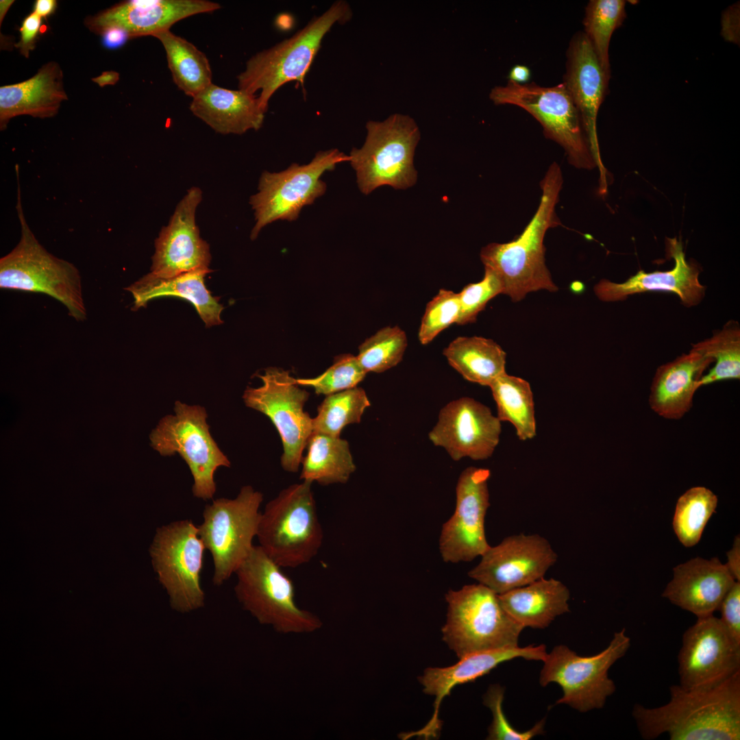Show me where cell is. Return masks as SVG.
Segmentation results:
<instances>
[{
    "instance_id": "1",
    "label": "cell",
    "mask_w": 740,
    "mask_h": 740,
    "mask_svg": "<svg viewBox=\"0 0 740 740\" xmlns=\"http://www.w3.org/2000/svg\"><path fill=\"white\" fill-rule=\"evenodd\" d=\"M661 706L634 704L632 715L643 739L667 733L671 740L740 739V671L711 687L669 688Z\"/></svg>"
},
{
    "instance_id": "2",
    "label": "cell",
    "mask_w": 740,
    "mask_h": 740,
    "mask_svg": "<svg viewBox=\"0 0 740 740\" xmlns=\"http://www.w3.org/2000/svg\"><path fill=\"white\" fill-rule=\"evenodd\" d=\"M562 185L560 168L553 162L541 182L539 207L523 232L508 243H491L481 250L484 268L497 275L503 294L513 301L523 299L530 292L558 290L545 265L544 237L548 229L560 223L556 206Z\"/></svg>"
},
{
    "instance_id": "3",
    "label": "cell",
    "mask_w": 740,
    "mask_h": 740,
    "mask_svg": "<svg viewBox=\"0 0 740 740\" xmlns=\"http://www.w3.org/2000/svg\"><path fill=\"white\" fill-rule=\"evenodd\" d=\"M312 484L303 481L283 489L260 513L258 545L281 567L308 563L322 545L323 532Z\"/></svg>"
},
{
    "instance_id": "4",
    "label": "cell",
    "mask_w": 740,
    "mask_h": 740,
    "mask_svg": "<svg viewBox=\"0 0 740 740\" xmlns=\"http://www.w3.org/2000/svg\"><path fill=\"white\" fill-rule=\"evenodd\" d=\"M235 595L257 621L281 634L315 632L322 621L295 602V586L259 545H254L235 572Z\"/></svg>"
},
{
    "instance_id": "5",
    "label": "cell",
    "mask_w": 740,
    "mask_h": 740,
    "mask_svg": "<svg viewBox=\"0 0 740 740\" xmlns=\"http://www.w3.org/2000/svg\"><path fill=\"white\" fill-rule=\"evenodd\" d=\"M16 208L21 235L16 246L0 260L1 288L46 294L61 302L76 321H84L79 270L50 254L36 238L23 212L19 189Z\"/></svg>"
},
{
    "instance_id": "6",
    "label": "cell",
    "mask_w": 740,
    "mask_h": 740,
    "mask_svg": "<svg viewBox=\"0 0 740 740\" xmlns=\"http://www.w3.org/2000/svg\"><path fill=\"white\" fill-rule=\"evenodd\" d=\"M351 16L349 5L337 1L290 38L256 53L238 75V89L254 95L260 90L258 100L267 112L270 98L280 87L291 81L303 84L325 35L335 23L346 22Z\"/></svg>"
},
{
    "instance_id": "7",
    "label": "cell",
    "mask_w": 740,
    "mask_h": 740,
    "mask_svg": "<svg viewBox=\"0 0 740 740\" xmlns=\"http://www.w3.org/2000/svg\"><path fill=\"white\" fill-rule=\"evenodd\" d=\"M443 639L460 658L467 654L518 646L524 628L504 609L499 595L478 583L449 590Z\"/></svg>"
},
{
    "instance_id": "8",
    "label": "cell",
    "mask_w": 740,
    "mask_h": 740,
    "mask_svg": "<svg viewBox=\"0 0 740 740\" xmlns=\"http://www.w3.org/2000/svg\"><path fill=\"white\" fill-rule=\"evenodd\" d=\"M366 127L363 146L349 156L360 191L368 195L381 186L405 189L415 184L413 157L420 138L415 121L394 114L382 122L369 121Z\"/></svg>"
},
{
    "instance_id": "9",
    "label": "cell",
    "mask_w": 740,
    "mask_h": 740,
    "mask_svg": "<svg viewBox=\"0 0 740 740\" xmlns=\"http://www.w3.org/2000/svg\"><path fill=\"white\" fill-rule=\"evenodd\" d=\"M630 646V638L624 628L615 632L607 648L593 656H582L565 645H556L543 661L539 684L546 687L554 682L562 688L563 695L556 704H566L581 713L602 708L616 690L608 670Z\"/></svg>"
},
{
    "instance_id": "10",
    "label": "cell",
    "mask_w": 740,
    "mask_h": 740,
    "mask_svg": "<svg viewBox=\"0 0 740 740\" xmlns=\"http://www.w3.org/2000/svg\"><path fill=\"white\" fill-rule=\"evenodd\" d=\"M489 97L495 105L517 106L530 114L542 125L545 136L563 148L575 167L596 166L580 114L563 83L543 87L508 81L493 88Z\"/></svg>"
},
{
    "instance_id": "11",
    "label": "cell",
    "mask_w": 740,
    "mask_h": 740,
    "mask_svg": "<svg viewBox=\"0 0 740 740\" xmlns=\"http://www.w3.org/2000/svg\"><path fill=\"white\" fill-rule=\"evenodd\" d=\"M263 495L249 485L234 499L219 498L206 505L198 526L205 547L212 557V582L227 580L248 556L256 536Z\"/></svg>"
},
{
    "instance_id": "12",
    "label": "cell",
    "mask_w": 740,
    "mask_h": 740,
    "mask_svg": "<svg viewBox=\"0 0 740 740\" xmlns=\"http://www.w3.org/2000/svg\"><path fill=\"white\" fill-rule=\"evenodd\" d=\"M204 543L191 520L172 521L156 529L149 549L153 567L171 607L188 613L205 605L201 584Z\"/></svg>"
},
{
    "instance_id": "13",
    "label": "cell",
    "mask_w": 740,
    "mask_h": 740,
    "mask_svg": "<svg viewBox=\"0 0 740 740\" xmlns=\"http://www.w3.org/2000/svg\"><path fill=\"white\" fill-rule=\"evenodd\" d=\"M175 415L164 417L150 434L151 445L160 455L178 454L186 463L193 478V495L204 500L216 492L214 475L230 462L218 447L209 431L206 409L177 401Z\"/></svg>"
},
{
    "instance_id": "14",
    "label": "cell",
    "mask_w": 740,
    "mask_h": 740,
    "mask_svg": "<svg viewBox=\"0 0 740 740\" xmlns=\"http://www.w3.org/2000/svg\"><path fill=\"white\" fill-rule=\"evenodd\" d=\"M346 161H349V156L332 149L317 152L307 164L293 163L279 173L263 172L258 191L249 201L256 220L251 238H256L260 230L273 221L296 220L304 206L325 193L327 185L321 180L323 173Z\"/></svg>"
},
{
    "instance_id": "15",
    "label": "cell",
    "mask_w": 740,
    "mask_h": 740,
    "mask_svg": "<svg viewBox=\"0 0 740 740\" xmlns=\"http://www.w3.org/2000/svg\"><path fill=\"white\" fill-rule=\"evenodd\" d=\"M257 375L262 384L245 389V404L270 419L283 445L282 467L288 472L296 473L313 432L312 418L304 409L309 393L299 388L288 371L280 368L268 367L264 374Z\"/></svg>"
},
{
    "instance_id": "16",
    "label": "cell",
    "mask_w": 740,
    "mask_h": 740,
    "mask_svg": "<svg viewBox=\"0 0 740 740\" xmlns=\"http://www.w3.org/2000/svg\"><path fill=\"white\" fill-rule=\"evenodd\" d=\"M680 685L715 686L740 671V643L718 617H698L683 634L678 656Z\"/></svg>"
},
{
    "instance_id": "17",
    "label": "cell",
    "mask_w": 740,
    "mask_h": 740,
    "mask_svg": "<svg viewBox=\"0 0 740 740\" xmlns=\"http://www.w3.org/2000/svg\"><path fill=\"white\" fill-rule=\"evenodd\" d=\"M487 469L469 467L460 473L456 486V508L443 525L439 550L445 563L469 562L490 547L484 528L490 506Z\"/></svg>"
},
{
    "instance_id": "18",
    "label": "cell",
    "mask_w": 740,
    "mask_h": 740,
    "mask_svg": "<svg viewBox=\"0 0 740 740\" xmlns=\"http://www.w3.org/2000/svg\"><path fill=\"white\" fill-rule=\"evenodd\" d=\"M481 557L469 576L500 595L543 578L558 555L541 535L519 534L490 546Z\"/></svg>"
},
{
    "instance_id": "19",
    "label": "cell",
    "mask_w": 740,
    "mask_h": 740,
    "mask_svg": "<svg viewBox=\"0 0 740 740\" xmlns=\"http://www.w3.org/2000/svg\"><path fill=\"white\" fill-rule=\"evenodd\" d=\"M501 430V421L489 407L463 397L441 409L428 437L434 445L444 448L455 461L464 457L482 460L493 454Z\"/></svg>"
},
{
    "instance_id": "20",
    "label": "cell",
    "mask_w": 740,
    "mask_h": 740,
    "mask_svg": "<svg viewBox=\"0 0 740 740\" xmlns=\"http://www.w3.org/2000/svg\"><path fill=\"white\" fill-rule=\"evenodd\" d=\"M202 199L201 190L190 188L175 208L166 226L162 228L155 241L151 273L162 278L210 269L209 245L199 234L195 220L196 210Z\"/></svg>"
},
{
    "instance_id": "21",
    "label": "cell",
    "mask_w": 740,
    "mask_h": 740,
    "mask_svg": "<svg viewBox=\"0 0 740 740\" xmlns=\"http://www.w3.org/2000/svg\"><path fill=\"white\" fill-rule=\"evenodd\" d=\"M567 57L563 83L580 114L593 158L600 171V187L604 188L606 186V171L600 153L596 120L607 94L609 80L584 32H579L573 36Z\"/></svg>"
},
{
    "instance_id": "22",
    "label": "cell",
    "mask_w": 740,
    "mask_h": 740,
    "mask_svg": "<svg viewBox=\"0 0 740 740\" xmlns=\"http://www.w3.org/2000/svg\"><path fill=\"white\" fill-rule=\"evenodd\" d=\"M666 251L674 260L672 269L650 273L639 270L622 283L601 280L593 288L595 295L601 301L609 302L623 301L637 293L669 292L677 295L684 306H697L706 292V286L699 280L698 265L686 260L682 244L676 238H667Z\"/></svg>"
},
{
    "instance_id": "23",
    "label": "cell",
    "mask_w": 740,
    "mask_h": 740,
    "mask_svg": "<svg viewBox=\"0 0 740 740\" xmlns=\"http://www.w3.org/2000/svg\"><path fill=\"white\" fill-rule=\"evenodd\" d=\"M220 8L218 3L206 0H130L90 17L86 24L99 34L114 26L125 30L130 38L154 36L188 16Z\"/></svg>"
},
{
    "instance_id": "24",
    "label": "cell",
    "mask_w": 740,
    "mask_h": 740,
    "mask_svg": "<svg viewBox=\"0 0 740 740\" xmlns=\"http://www.w3.org/2000/svg\"><path fill=\"white\" fill-rule=\"evenodd\" d=\"M546 654V648L543 644L523 648L517 646L469 654L460 658L458 663L449 667L427 668L419 680L426 694L435 696L434 711L432 719L424 728L407 737L417 735L427 739L437 735L441 728L438 717L441 702L450 694L454 687L475 681L504 662L517 658L543 661Z\"/></svg>"
},
{
    "instance_id": "25",
    "label": "cell",
    "mask_w": 740,
    "mask_h": 740,
    "mask_svg": "<svg viewBox=\"0 0 740 740\" xmlns=\"http://www.w3.org/2000/svg\"><path fill=\"white\" fill-rule=\"evenodd\" d=\"M735 582L726 564L717 558H693L674 568V578L662 596L697 617L713 615Z\"/></svg>"
},
{
    "instance_id": "26",
    "label": "cell",
    "mask_w": 740,
    "mask_h": 740,
    "mask_svg": "<svg viewBox=\"0 0 740 740\" xmlns=\"http://www.w3.org/2000/svg\"><path fill=\"white\" fill-rule=\"evenodd\" d=\"M712 362L711 358L691 349L658 367L650 386L651 409L667 419L683 417L692 407L704 371Z\"/></svg>"
},
{
    "instance_id": "27",
    "label": "cell",
    "mask_w": 740,
    "mask_h": 740,
    "mask_svg": "<svg viewBox=\"0 0 740 740\" xmlns=\"http://www.w3.org/2000/svg\"><path fill=\"white\" fill-rule=\"evenodd\" d=\"M192 113L215 132L242 134L259 130L264 112L258 97L241 90H230L211 84L193 98Z\"/></svg>"
},
{
    "instance_id": "28",
    "label": "cell",
    "mask_w": 740,
    "mask_h": 740,
    "mask_svg": "<svg viewBox=\"0 0 740 740\" xmlns=\"http://www.w3.org/2000/svg\"><path fill=\"white\" fill-rule=\"evenodd\" d=\"M67 99L60 66L56 62L47 63L32 77L1 86V129H5L12 118L19 115L52 117L58 113L61 103Z\"/></svg>"
},
{
    "instance_id": "29",
    "label": "cell",
    "mask_w": 740,
    "mask_h": 740,
    "mask_svg": "<svg viewBox=\"0 0 740 740\" xmlns=\"http://www.w3.org/2000/svg\"><path fill=\"white\" fill-rule=\"evenodd\" d=\"M211 269L196 270L179 275L162 278L151 272L125 289L134 297L133 310L146 307L156 298L176 297L190 302L196 309L207 328L223 323V310L219 297H213L205 284L206 275Z\"/></svg>"
},
{
    "instance_id": "30",
    "label": "cell",
    "mask_w": 740,
    "mask_h": 740,
    "mask_svg": "<svg viewBox=\"0 0 740 740\" xmlns=\"http://www.w3.org/2000/svg\"><path fill=\"white\" fill-rule=\"evenodd\" d=\"M568 588L560 580L540 578L499 595L506 613L523 628L543 629L569 611Z\"/></svg>"
},
{
    "instance_id": "31",
    "label": "cell",
    "mask_w": 740,
    "mask_h": 740,
    "mask_svg": "<svg viewBox=\"0 0 740 740\" xmlns=\"http://www.w3.org/2000/svg\"><path fill=\"white\" fill-rule=\"evenodd\" d=\"M301 460L300 479L321 485L345 484L356 467L348 442L340 436L313 432Z\"/></svg>"
},
{
    "instance_id": "32",
    "label": "cell",
    "mask_w": 740,
    "mask_h": 740,
    "mask_svg": "<svg viewBox=\"0 0 740 740\" xmlns=\"http://www.w3.org/2000/svg\"><path fill=\"white\" fill-rule=\"evenodd\" d=\"M449 364L465 380L488 386L505 373L506 353L493 340L460 336L444 349Z\"/></svg>"
},
{
    "instance_id": "33",
    "label": "cell",
    "mask_w": 740,
    "mask_h": 740,
    "mask_svg": "<svg viewBox=\"0 0 740 740\" xmlns=\"http://www.w3.org/2000/svg\"><path fill=\"white\" fill-rule=\"evenodd\" d=\"M154 37L164 47L173 80L184 93L193 98L212 84L208 59L193 44L170 30Z\"/></svg>"
},
{
    "instance_id": "34",
    "label": "cell",
    "mask_w": 740,
    "mask_h": 740,
    "mask_svg": "<svg viewBox=\"0 0 740 740\" xmlns=\"http://www.w3.org/2000/svg\"><path fill=\"white\" fill-rule=\"evenodd\" d=\"M497 408L500 421L513 425L520 440L533 439L536 435V420L533 393L525 380L506 372L489 385Z\"/></svg>"
},
{
    "instance_id": "35",
    "label": "cell",
    "mask_w": 740,
    "mask_h": 740,
    "mask_svg": "<svg viewBox=\"0 0 740 740\" xmlns=\"http://www.w3.org/2000/svg\"><path fill=\"white\" fill-rule=\"evenodd\" d=\"M712 359L715 365L700 380V387L716 382L740 378V328L730 321L711 337L692 345V348Z\"/></svg>"
},
{
    "instance_id": "36",
    "label": "cell",
    "mask_w": 740,
    "mask_h": 740,
    "mask_svg": "<svg viewBox=\"0 0 740 740\" xmlns=\"http://www.w3.org/2000/svg\"><path fill=\"white\" fill-rule=\"evenodd\" d=\"M626 4L624 0H591L585 9L584 33L608 80L610 79L609 44L613 32L626 17Z\"/></svg>"
},
{
    "instance_id": "37",
    "label": "cell",
    "mask_w": 740,
    "mask_h": 740,
    "mask_svg": "<svg viewBox=\"0 0 740 740\" xmlns=\"http://www.w3.org/2000/svg\"><path fill=\"white\" fill-rule=\"evenodd\" d=\"M370 405L365 390L357 386L326 395L312 418L313 432L340 436L346 426L360 422Z\"/></svg>"
},
{
    "instance_id": "38",
    "label": "cell",
    "mask_w": 740,
    "mask_h": 740,
    "mask_svg": "<svg viewBox=\"0 0 740 740\" xmlns=\"http://www.w3.org/2000/svg\"><path fill=\"white\" fill-rule=\"evenodd\" d=\"M717 504V495L704 486L692 487L678 498L673 528L682 545L691 547L698 543Z\"/></svg>"
},
{
    "instance_id": "39",
    "label": "cell",
    "mask_w": 740,
    "mask_h": 740,
    "mask_svg": "<svg viewBox=\"0 0 740 740\" xmlns=\"http://www.w3.org/2000/svg\"><path fill=\"white\" fill-rule=\"evenodd\" d=\"M407 347V337L397 326L385 327L360 346L357 358L367 373H382L396 366Z\"/></svg>"
},
{
    "instance_id": "40",
    "label": "cell",
    "mask_w": 740,
    "mask_h": 740,
    "mask_svg": "<svg viewBox=\"0 0 740 740\" xmlns=\"http://www.w3.org/2000/svg\"><path fill=\"white\" fill-rule=\"evenodd\" d=\"M367 373L357 356L350 354L337 356L333 364L322 374L313 378H298L299 386L312 387L317 395H328L356 387Z\"/></svg>"
},
{
    "instance_id": "41",
    "label": "cell",
    "mask_w": 740,
    "mask_h": 740,
    "mask_svg": "<svg viewBox=\"0 0 740 740\" xmlns=\"http://www.w3.org/2000/svg\"><path fill=\"white\" fill-rule=\"evenodd\" d=\"M459 313L458 293L441 289L426 306L418 332L420 343L428 344L443 330L456 323Z\"/></svg>"
},
{
    "instance_id": "42",
    "label": "cell",
    "mask_w": 740,
    "mask_h": 740,
    "mask_svg": "<svg viewBox=\"0 0 740 740\" xmlns=\"http://www.w3.org/2000/svg\"><path fill=\"white\" fill-rule=\"evenodd\" d=\"M499 294H503L500 280L493 271L484 268V275L481 281L469 284L458 293L460 313L456 323L465 325L475 322L487 302Z\"/></svg>"
},
{
    "instance_id": "43",
    "label": "cell",
    "mask_w": 740,
    "mask_h": 740,
    "mask_svg": "<svg viewBox=\"0 0 740 740\" xmlns=\"http://www.w3.org/2000/svg\"><path fill=\"white\" fill-rule=\"evenodd\" d=\"M504 689L498 684L491 685L484 696V704L492 712L493 720L488 729L489 740H530L544 733L545 719L526 731L514 728L503 711Z\"/></svg>"
},
{
    "instance_id": "44",
    "label": "cell",
    "mask_w": 740,
    "mask_h": 740,
    "mask_svg": "<svg viewBox=\"0 0 740 740\" xmlns=\"http://www.w3.org/2000/svg\"><path fill=\"white\" fill-rule=\"evenodd\" d=\"M719 618L733 638L740 643V583L735 581L719 605Z\"/></svg>"
},
{
    "instance_id": "45",
    "label": "cell",
    "mask_w": 740,
    "mask_h": 740,
    "mask_svg": "<svg viewBox=\"0 0 740 740\" xmlns=\"http://www.w3.org/2000/svg\"><path fill=\"white\" fill-rule=\"evenodd\" d=\"M42 18L34 12L25 17L20 28V41L16 45L20 52L28 58L29 52L35 47L36 37L40 32Z\"/></svg>"
},
{
    "instance_id": "46",
    "label": "cell",
    "mask_w": 740,
    "mask_h": 740,
    "mask_svg": "<svg viewBox=\"0 0 740 740\" xmlns=\"http://www.w3.org/2000/svg\"><path fill=\"white\" fill-rule=\"evenodd\" d=\"M739 3L728 8L722 14L721 34L728 42L739 45Z\"/></svg>"
},
{
    "instance_id": "47",
    "label": "cell",
    "mask_w": 740,
    "mask_h": 740,
    "mask_svg": "<svg viewBox=\"0 0 740 740\" xmlns=\"http://www.w3.org/2000/svg\"><path fill=\"white\" fill-rule=\"evenodd\" d=\"M100 34L102 36L103 45L110 49L122 47L130 38L125 30L114 26L106 28Z\"/></svg>"
},
{
    "instance_id": "48",
    "label": "cell",
    "mask_w": 740,
    "mask_h": 740,
    "mask_svg": "<svg viewBox=\"0 0 740 740\" xmlns=\"http://www.w3.org/2000/svg\"><path fill=\"white\" fill-rule=\"evenodd\" d=\"M726 565L735 580L739 581L740 577V542L739 536L736 537L732 549L727 552Z\"/></svg>"
},
{
    "instance_id": "49",
    "label": "cell",
    "mask_w": 740,
    "mask_h": 740,
    "mask_svg": "<svg viewBox=\"0 0 740 740\" xmlns=\"http://www.w3.org/2000/svg\"><path fill=\"white\" fill-rule=\"evenodd\" d=\"M530 77V69L522 64H516L513 66L508 75V81L520 84L528 83Z\"/></svg>"
},
{
    "instance_id": "50",
    "label": "cell",
    "mask_w": 740,
    "mask_h": 740,
    "mask_svg": "<svg viewBox=\"0 0 740 740\" xmlns=\"http://www.w3.org/2000/svg\"><path fill=\"white\" fill-rule=\"evenodd\" d=\"M56 4L55 0H37L34 12L41 18H46L54 12Z\"/></svg>"
},
{
    "instance_id": "51",
    "label": "cell",
    "mask_w": 740,
    "mask_h": 740,
    "mask_svg": "<svg viewBox=\"0 0 740 740\" xmlns=\"http://www.w3.org/2000/svg\"><path fill=\"white\" fill-rule=\"evenodd\" d=\"M119 79V74L114 71H106L102 73L99 77L92 79V81L97 83L100 86H104L106 85H113L116 84Z\"/></svg>"
},
{
    "instance_id": "52",
    "label": "cell",
    "mask_w": 740,
    "mask_h": 740,
    "mask_svg": "<svg viewBox=\"0 0 740 740\" xmlns=\"http://www.w3.org/2000/svg\"><path fill=\"white\" fill-rule=\"evenodd\" d=\"M13 2H14V1H8V0H1L0 1V23H1V22H2V21H3V18H4V16L5 15V14L8 11L10 5L12 4Z\"/></svg>"
}]
</instances>
